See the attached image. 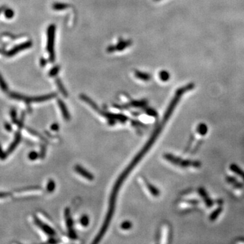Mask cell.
Listing matches in <instances>:
<instances>
[{
	"label": "cell",
	"instance_id": "obj_1",
	"mask_svg": "<svg viewBox=\"0 0 244 244\" xmlns=\"http://www.w3.org/2000/svg\"><path fill=\"white\" fill-rule=\"evenodd\" d=\"M168 120H169L168 117H165V116H163V120L162 121H161V123L159 124V125L158 126V127L155 130L153 133H152V134L151 135V138H149V140H148L147 142L145 144V146L142 147L141 151L138 152V153L137 155V156H136L135 158L132 159V161H131L130 165L126 168V170L123 171V173L121 174V175L119 177L118 179H117L113 189L111 193V197H110V199H109V210H108V212L106 215V218H105L104 223H103L101 229H100L99 233H98V235H97V237H96L94 242L96 243L98 242L100 239H101L103 236H104V235L107 231L108 227H109V226L110 222H111V220L112 219L113 215V213H114L117 194H118L119 190V189H120L122 183H123L124 180H126V178L128 177V176L129 175L130 172H132V170H133L135 166L137 165V163L139 162L140 159L144 157V155L147 153L148 151L151 149V147L152 146V145H153L154 142H155L157 138H158L159 134L161 133L163 128L164 127V126H165V123Z\"/></svg>",
	"mask_w": 244,
	"mask_h": 244
},
{
	"label": "cell",
	"instance_id": "obj_2",
	"mask_svg": "<svg viewBox=\"0 0 244 244\" xmlns=\"http://www.w3.org/2000/svg\"><path fill=\"white\" fill-rule=\"evenodd\" d=\"M80 98L81 100H83L84 102H86V104H88V105L92 108V109L94 110L96 112H97L100 115H101L102 116H103L105 118L107 119L108 122L110 125L113 126L117 122H119V123H126V121L128 120V118L127 116L121 114H113V113H110L105 112L102 110L100 109V108H98L97 105L95 104L94 102H93L90 98L84 94H81Z\"/></svg>",
	"mask_w": 244,
	"mask_h": 244
},
{
	"label": "cell",
	"instance_id": "obj_3",
	"mask_svg": "<svg viewBox=\"0 0 244 244\" xmlns=\"http://www.w3.org/2000/svg\"><path fill=\"white\" fill-rule=\"evenodd\" d=\"M163 158L166 161H169L171 163L180 166L181 168H189L193 167L199 168L201 167V163L199 161L197 160H189V159H183L178 157L174 155L171 153H165L163 155Z\"/></svg>",
	"mask_w": 244,
	"mask_h": 244
},
{
	"label": "cell",
	"instance_id": "obj_4",
	"mask_svg": "<svg viewBox=\"0 0 244 244\" xmlns=\"http://www.w3.org/2000/svg\"><path fill=\"white\" fill-rule=\"evenodd\" d=\"M55 30L56 27L54 25L49 26L47 30V51L49 54V58L51 62H54L55 60Z\"/></svg>",
	"mask_w": 244,
	"mask_h": 244
},
{
	"label": "cell",
	"instance_id": "obj_5",
	"mask_svg": "<svg viewBox=\"0 0 244 244\" xmlns=\"http://www.w3.org/2000/svg\"><path fill=\"white\" fill-rule=\"evenodd\" d=\"M65 221H66L68 234H69V235L71 238L76 239L77 237V235L76 233V231L73 229V221L71 212H70L69 208H67L65 211Z\"/></svg>",
	"mask_w": 244,
	"mask_h": 244
},
{
	"label": "cell",
	"instance_id": "obj_6",
	"mask_svg": "<svg viewBox=\"0 0 244 244\" xmlns=\"http://www.w3.org/2000/svg\"><path fill=\"white\" fill-rule=\"evenodd\" d=\"M56 97V94L54 93L49 94L40 96V97H25V96H22L21 98V100H24V101L27 102H40L46 101V100H51Z\"/></svg>",
	"mask_w": 244,
	"mask_h": 244
},
{
	"label": "cell",
	"instance_id": "obj_7",
	"mask_svg": "<svg viewBox=\"0 0 244 244\" xmlns=\"http://www.w3.org/2000/svg\"><path fill=\"white\" fill-rule=\"evenodd\" d=\"M34 221L37 226L39 227V229H40L42 231L44 232V233L46 234L47 235L50 237L56 236V231L52 228L51 227L49 226V225L45 224L43 222H41L40 220L37 219L36 217L34 218Z\"/></svg>",
	"mask_w": 244,
	"mask_h": 244
},
{
	"label": "cell",
	"instance_id": "obj_8",
	"mask_svg": "<svg viewBox=\"0 0 244 244\" xmlns=\"http://www.w3.org/2000/svg\"><path fill=\"white\" fill-rule=\"evenodd\" d=\"M32 46V42L31 41H26L24 43L20 44L19 45L15 46V48H13L12 49H11L10 50H9L8 52H7L6 56H12L20 52L21 51H23L26 50V49H28L30 48Z\"/></svg>",
	"mask_w": 244,
	"mask_h": 244
},
{
	"label": "cell",
	"instance_id": "obj_9",
	"mask_svg": "<svg viewBox=\"0 0 244 244\" xmlns=\"http://www.w3.org/2000/svg\"><path fill=\"white\" fill-rule=\"evenodd\" d=\"M198 191L199 195L202 198L206 206L209 208L213 207V206L214 205V201L210 198V196H209V195L208 194L207 191H206L205 189L203 188V187H199Z\"/></svg>",
	"mask_w": 244,
	"mask_h": 244
},
{
	"label": "cell",
	"instance_id": "obj_10",
	"mask_svg": "<svg viewBox=\"0 0 244 244\" xmlns=\"http://www.w3.org/2000/svg\"><path fill=\"white\" fill-rule=\"evenodd\" d=\"M74 170L79 176L84 178L86 180H89V181H92L94 178L92 174L90 173L88 170H86L85 168L82 167L80 165H77L75 166Z\"/></svg>",
	"mask_w": 244,
	"mask_h": 244
},
{
	"label": "cell",
	"instance_id": "obj_11",
	"mask_svg": "<svg viewBox=\"0 0 244 244\" xmlns=\"http://www.w3.org/2000/svg\"><path fill=\"white\" fill-rule=\"evenodd\" d=\"M131 41H120L116 46H111L107 48V52H113L115 51H121L131 45Z\"/></svg>",
	"mask_w": 244,
	"mask_h": 244
},
{
	"label": "cell",
	"instance_id": "obj_12",
	"mask_svg": "<svg viewBox=\"0 0 244 244\" xmlns=\"http://www.w3.org/2000/svg\"><path fill=\"white\" fill-rule=\"evenodd\" d=\"M142 180H143V182H144L145 186L146 187L148 191L149 192L150 194H151L152 196L155 197V198H158V197L159 196V195H160V192H159L158 189H157L154 185H152V184H151V183L148 182L147 180L145 179V178H143Z\"/></svg>",
	"mask_w": 244,
	"mask_h": 244
},
{
	"label": "cell",
	"instance_id": "obj_13",
	"mask_svg": "<svg viewBox=\"0 0 244 244\" xmlns=\"http://www.w3.org/2000/svg\"><path fill=\"white\" fill-rule=\"evenodd\" d=\"M58 106H59L61 113H62V117H64L65 120H67V121L69 120L70 119L69 113V111H68L66 105H65L64 102L61 100H58Z\"/></svg>",
	"mask_w": 244,
	"mask_h": 244
},
{
	"label": "cell",
	"instance_id": "obj_14",
	"mask_svg": "<svg viewBox=\"0 0 244 244\" xmlns=\"http://www.w3.org/2000/svg\"><path fill=\"white\" fill-rule=\"evenodd\" d=\"M226 180L227 182L229 183L230 184H231L232 186H233L235 188L237 189H242L243 188V184L242 183L238 181L236 179V178L233 177V176H227L226 177Z\"/></svg>",
	"mask_w": 244,
	"mask_h": 244
},
{
	"label": "cell",
	"instance_id": "obj_15",
	"mask_svg": "<svg viewBox=\"0 0 244 244\" xmlns=\"http://www.w3.org/2000/svg\"><path fill=\"white\" fill-rule=\"evenodd\" d=\"M230 170H231L232 172H234L235 174H236L237 175L240 176L242 180L244 181V171L241 169L239 166L237 165L235 163H232L230 165Z\"/></svg>",
	"mask_w": 244,
	"mask_h": 244
},
{
	"label": "cell",
	"instance_id": "obj_16",
	"mask_svg": "<svg viewBox=\"0 0 244 244\" xmlns=\"http://www.w3.org/2000/svg\"><path fill=\"white\" fill-rule=\"evenodd\" d=\"M196 132L199 136H201V137H204V136H206L208 132V126L204 123H199L198 126H197Z\"/></svg>",
	"mask_w": 244,
	"mask_h": 244
},
{
	"label": "cell",
	"instance_id": "obj_17",
	"mask_svg": "<svg viewBox=\"0 0 244 244\" xmlns=\"http://www.w3.org/2000/svg\"><path fill=\"white\" fill-rule=\"evenodd\" d=\"M222 211H223V208L222 207V206H219V207L215 209L209 216V220L212 222L215 221L219 218V216L221 214Z\"/></svg>",
	"mask_w": 244,
	"mask_h": 244
},
{
	"label": "cell",
	"instance_id": "obj_18",
	"mask_svg": "<svg viewBox=\"0 0 244 244\" xmlns=\"http://www.w3.org/2000/svg\"><path fill=\"white\" fill-rule=\"evenodd\" d=\"M21 140V136H20V134L19 132H18L17 134H16V137H15V139L14 140L13 142L12 143L11 145L10 146V147L8 148V151H7V154H9L10 153V152H12L15 149V148L17 147V145L19 144V142Z\"/></svg>",
	"mask_w": 244,
	"mask_h": 244
},
{
	"label": "cell",
	"instance_id": "obj_19",
	"mask_svg": "<svg viewBox=\"0 0 244 244\" xmlns=\"http://www.w3.org/2000/svg\"><path fill=\"white\" fill-rule=\"evenodd\" d=\"M134 74H135V76L137 77V78H138L139 79H141V80H143V81H147L150 80V79H151V76H150L149 74L146 73L136 71L134 72Z\"/></svg>",
	"mask_w": 244,
	"mask_h": 244
},
{
	"label": "cell",
	"instance_id": "obj_20",
	"mask_svg": "<svg viewBox=\"0 0 244 244\" xmlns=\"http://www.w3.org/2000/svg\"><path fill=\"white\" fill-rule=\"evenodd\" d=\"M56 84L58 86V90H59L60 92L62 93V94L63 96H65V97H67V92L66 90V89L65 88V87L63 86V84H62L60 79L57 78L56 79Z\"/></svg>",
	"mask_w": 244,
	"mask_h": 244
},
{
	"label": "cell",
	"instance_id": "obj_21",
	"mask_svg": "<svg viewBox=\"0 0 244 244\" xmlns=\"http://www.w3.org/2000/svg\"><path fill=\"white\" fill-rule=\"evenodd\" d=\"M147 105V102L146 100H138V101H132L130 103V106L133 107H145Z\"/></svg>",
	"mask_w": 244,
	"mask_h": 244
},
{
	"label": "cell",
	"instance_id": "obj_22",
	"mask_svg": "<svg viewBox=\"0 0 244 244\" xmlns=\"http://www.w3.org/2000/svg\"><path fill=\"white\" fill-rule=\"evenodd\" d=\"M69 6L66 4L55 3L53 4L52 8L54 10H65V9H67V8H69Z\"/></svg>",
	"mask_w": 244,
	"mask_h": 244
},
{
	"label": "cell",
	"instance_id": "obj_23",
	"mask_svg": "<svg viewBox=\"0 0 244 244\" xmlns=\"http://www.w3.org/2000/svg\"><path fill=\"white\" fill-rule=\"evenodd\" d=\"M56 188V183L53 180H50L47 183L46 190L49 193H52Z\"/></svg>",
	"mask_w": 244,
	"mask_h": 244
},
{
	"label": "cell",
	"instance_id": "obj_24",
	"mask_svg": "<svg viewBox=\"0 0 244 244\" xmlns=\"http://www.w3.org/2000/svg\"><path fill=\"white\" fill-rule=\"evenodd\" d=\"M79 223H80L81 226L84 227H88L89 224H90V219H89V217L87 215H83L80 218Z\"/></svg>",
	"mask_w": 244,
	"mask_h": 244
},
{
	"label": "cell",
	"instance_id": "obj_25",
	"mask_svg": "<svg viewBox=\"0 0 244 244\" xmlns=\"http://www.w3.org/2000/svg\"><path fill=\"white\" fill-rule=\"evenodd\" d=\"M120 227L121 229L122 230H123V231H128V230H130L132 228V222L129 221V220H126V221L122 222Z\"/></svg>",
	"mask_w": 244,
	"mask_h": 244
},
{
	"label": "cell",
	"instance_id": "obj_26",
	"mask_svg": "<svg viewBox=\"0 0 244 244\" xmlns=\"http://www.w3.org/2000/svg\"><path fill=\"white\" fill-rule=\"evenodd\" d=\"M159 78L162 81H167L170 79V73L166 71H161L159 74Z\"/></svg>",
	"mask_w": 244,
	"mask_h": 244
},
{
	"label": "cell",
	"instance_id": "obj_27",
	"mask_svg": "<svg viewBox=\"0 0 244 244\" xmlns=\"http://www.w3.org/2000/svg\"><path fill=\"white\" fill-rule=\"evenodd\" d=\"M0 88H1V90L4 92L8 90V86H7L5 81L4 80L3 77H2L1 74H0Z\"/></svg>",
	"mask_w": 244,
	"mask_h": 244
},
{
	"label": "cell",
	"instance_id": "obj_28",
	"mask_svg": "<svg viewBox=\"0 0 244 244\" xmlns=\"http://www.w3.org/2000/svg\"><path fill=\"white\" fill-rule=\"evenodd\" d=\"M146 113L147 115L152 117H158V113L156 112L155 110L152 109H146Z\"/></svg>",
	"mask_w": 244,
	"mask_h": 244
},
{
	"label": "cell",
	"instance_id": "obj_29",
	"mask_svg": "<svg viewBox=\"0 0 244 244\" xmlns=\"http://www.w3.org/2000/svg\"><path fill=\"white\" fill-rule=\"evenodd\" d=\"M60 69V66H58V65H56V66H55L54 67H53L52 69H51L50 73H49V75H50V77L55 76L58 73V71H59Z\"/></svg>",
	"mask_w": 244,
	"mask_h": 244
},
{
	"label": "cell",
	"instance_id": "obj_30",
	"mask_svg": "<svg viewBox=\"0 0 244 244\" xmlns=\"http://www.w3.org/2000/svg\"><path fill=\"white\" fill-rule=\"evenodd\" d=\"M184 203H188L191 206H196L199 203V201L197 199H186L183 201Z\"/></svg>",
	"mask_w": 244,
	"mask_h": 244
},
{
	"label": "cell",
	"instance_id": "obj_31",
	"mask_svg": "<svg viewBox=\"0 0 244 244\" xmlns=\"http://www.w3.org/2000/svg\"><path fill=\"white\" fill-rule=\"evenodd\" d=\"M4 14H5V16L7 18H12L14 16V12L11 9H6L4 10Z\"/></svg>",
	"mask_w": 244,
	"mask_h": 244
},
{
	"label": "cell",
	"instance_id": "obj_32",
	"mask_svg": "<svg viewBox=\"0 0 244 244\" xmlns=\"http://www.w3.org/2000/svg\"><path fill=\"white\" fill-rule=\"evenodd\" d=\"M38 157H39V154L36 151H32L29 154V158L30 160H32V161L36 160V159L38 158Z\"/></svg>",
	"mask_w": 244,
	"mask_h": 244
},
{
	"label": "cell",
	"instance_id": "obj_33",
	"mask_svg": "<svg viewBox=\"0 0 244 244\" xmlns=\"http://www.w3.org/2000/svg\"><path fill=\"white\" fill-rule=\"evenodd\" d=\"M7 155H8V154H7V152H4L3 151H2L1 148L0 147V159H6V157H7Z\"/></svg>",
	"mask_w": 244,
	"mask_h": 244
},
{
	"label": "cell",
	"instance_id": "obj_34",
	"mask_svg": "<svg viewBox=\"0 0 244 244\" xmlns=\"http://www.w3.org/2000/svg\"><path fill=\"white\" fill-rule=\"evenodd\" d=\"M58 128H59V126H58L57 123H53L51 126V129L53 131H57L58 130Z\"/></svg>",
	"mask_w": 244,
	"mask_h": 244
},
{
	"label": "cell",
	"instance_id": "obj_35",
	"mask_svg": "<svg viewBox=\"0 0 244 244\" xmlns=\"http://www.w3.org/2000/svg\"><path fill=\"white\" fill-rule=\"evenodd\" d=\"M10 194L9 193H4V192H0V198H6V197L10 196Z\"/></svg>",
	"mask_w": 244,
	"mask_h": 244
},
{
	"label": "cell",
	"instance_id": "obj_36",
	"mask_svg": "<svg viewBox=\"0 0 244 244\" xmlns=\"http://www.w3.org/2000/svg\"><path fill=\"white\" fill-rule=\"evenodd\" d=\"M5 128L7 129V130H8V131H10V130H12V127H11V126L10 125V124L7 123L6 125L5 126Z\"/></svg>",
	"mask_w": 244,
	"mask_h": 244
},
{
	"label": "cell",
	"instance_id": "obj_37",
	"mask_svg": "<svg viewBox=\"0 0 244 244\" xmlns=\"http://www.w3.org/2000/svg\"><path fill=\"white\" fill-rule=\"evenodd\" d=\"M46 64V60L45 59H41V66H45Z\"/></svg>",
	"mask_w": 244,
	"mask_h": 244
},
{
	"label": "cell",
	"instance_id": "obj_38",
	"mask_svg": "<svg viewBox=\"0 0 244 244\" xmlns=\"http://www.w3.org/2000/svg\"><path fill=\"white\" fill-rule=\"evenodd\" d=\"M3 10H4V7H1V8H0V13H1Z\"/></svg>",
	"mask_w": 244,
	"mask_h": 244
},
{
	"label": "cell",
	"instance_id": "obj_39",
	"mask_svg": "<svg viewBox=\"0 0 244 244\" xmlns=\"http://www.w3.org/2000/svg\"><path fill=\"white\" fill-rule=\"evenodd\" d=\"M155 1H159V0H155Z\"/></svg>",
	"mask_w": 244,
	"mask_h": 244
}]
</instances>
